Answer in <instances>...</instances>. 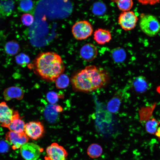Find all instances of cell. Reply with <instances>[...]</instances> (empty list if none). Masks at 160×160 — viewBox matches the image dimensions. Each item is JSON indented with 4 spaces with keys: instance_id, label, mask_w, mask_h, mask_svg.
Here are the masks:
<instances>
[{
    "instance_id": "cell-18",
    "label": "cell",
    "mask_w": 160,
    "mask_h": 160,
    "mask_svg": "<svg viewBox=\"0 0 160 160\" xmlns=\"http://www.w3.org/2000/svg\"><path fill=\"white\" fill-rule=\"evenodd\" d=\"M103 149L99 144L93 143L90 144L87 149V154L88 156L92 159L97 158L99 157L103 153Z\"/></svg>"
},
{
    "instance_id": "cell-15",
    "label": "cell",
    "mask_w": 160,
    "mask_h": 160,
    "mask_svg": "<svg viewBox=\"0 0 160 160\" xmlns=\"http://www.w3.org/2000/svg\"><path fill=\"white\" fill-rule=\"evenodd\" d=\"M25 124L20 117L18 112L15 111L13 118L7 128L10 131L17 133L24 132Z\"/></svg>"
},
{
    "instance_id": "cell-2",
    "label": "cell",
    "mask_w": 160,
    "mask_h": 160,
    "mask_svg": "<svg viewBox=\"0 0 160 160\" xmlns=\"http://www.w3.org/2000/svg\"><path fill=\"white\" fill-rule=\"evenodd\" d=\"M35 69L43 79L49 81H55L63 74L65 67L61 57L54 52L40 53L35 59Z\"/></svg>"
},
{
    "instance_id": "cell-28",
    "label": "cell",
    "mask_w": 160,
    "mask_h": 160,
    "mask_svg": "<svg viewBox=\"0 0 160 160\" xmlns=\"http://www.w3.org/2000/svg\"><path fill=\"white\" fill-rule=\"evenodd\" d=\"M59 96L57 93L54 92H49L46 95L47 101L50 103L54 104L56 103L58 100Z\"/></svg>"
},
{
    "instance_id": "cell-20",
    "label": "cell",
    "mask_w": 160,
    "mask_h": 160,
    "mask_svg": "<svg viewBox=\"0 0 160 160\" xmlns=\"http://www.w3.org/2000/svg\"><path fill=\"white\" fill-rule=\"evenodd\" d=\"M34 7L33 0H20L18 9L21 12L32 14L33 13Z\"/></svg>"
},
{
    "instance_id": "cell-5",
    "label": "cell",
    "mask_w": 160,
    "mask_h": 160,
    "mask_svg": "<svg viewBox=\"0 0 160 160\" xmlns=\"http://www.w3.org/2000/svg\"><path fill=\"white\" fill-rule=\"evenodd\" d=\"M20 152L25 160H36L40 156L43 149L38 145L32 143H27L20 148Z\"/></svg>"
},
{
    "instance_id": "cell-31",
    "label": "cell",
    "mask_w": 160,
    "mask_h": 160,
    "mask_svg": "<svg viewBox=\"0 0 160 160\" xmlns=\"http://www.w3.org/2000/svg\"><path fill=\"white\" fill-rule=\"evenodd\" d=\"M155 134L156 136L160 139V127H158Z\"/></svg>"
},
{
    "instance_id": "cell-12",
    "label": "cell",
    "mask_w": 160,
    "mask_h": 160,
    "mask_svg": "<svg viewBox=\"0 0 160 160\" xmlns=\"http://www.w3.org/2000/svg\"><path fill=\"white\" fill-rule=\"evenodd\" d=\"M98 53L97 47L91 43H87L84 45L80 51V56L84 60L90 62L96 57Z\"/></svg>"
},
{
    "instance_id": "cell-9",
    "label": "cell",
    "mask_w": 160,
    "mask_h": 160,
    "mask_svg": "<svg viewBox=\"0 0 160 160\" xmlns=\"http://www.w3.org/2000/svg\"><path fill=\"white\" fill-rule=\"evenodd\" d=\"M5 139L7 142L12 145V149L15 150L20 148L23 145L27 143L29 137L24 132L17 133L10 131L6 134Z\"/></svg>"
},
{
    "instance_id": "cell-10",
    "label": "cell",
    "mask_w": 160,
    "mask_h": 160,
    "mask_svg": "<svg viewBox=\"0 0 160 160\" xmlns=\"http://www.w3.org/2000/svg\"><path fill=\"white\" fill-rule=\"evenodd\" d=\"M15 111L11 108L5 102L0 103V124L1 126L7 128Z\"/></svg>"
},
{
    "instance_id": "cell-23",
    "label": "cell",
    "mask_w": 160,
    "mask_h": 160,
    "mask_svg": "<svg viewBox=\"0 0 160 160\" xmlns=\"http://www.w3.org/2000/svg\"><path fill=\"white\" fill-rule=\"evenodd\" d=\"M56 87L58 89H62L66 87L69 83V79L67 75L62 74L55 80Z\"/></svg>"
},
{
    "instance_id": "cell-33",
    "label": "cell",
    "mask_w": 160,
    "mask_h": 160,
    "mask_svg": "<svg viewBox=\"0 0 160 160\" xmlns=\"http://www.w3.org/2000/svg\"></svg>"
},
{
    "instance_id": "cell-19",
    "label": "cell",
    "mask_w": 160,
    "mask_h": 160,
    "mask_svg": "<svg viewBox=\"0 0 160 160\" xmlns=\"http://www.w3.org/2000/svg\"><path fill=\"white\" fill-rule=\"evenodd\" d=\"M111 53L113 60L116 63L123 62L126 58V52L121 47H118L113 49L111 51Z\"/></svg>"
},
{
    "instance_id": "cell-16",
    "label": "cell",
    "mask_w": 160,
    "mask_h": 160,
    "mask_svg": "<svg viewBox=\"0 0 160 160\" xmlns=\"http://www.w3.org/2000/svg\"><path fill=\"white\" fill-rule=\"evenodd\" d=\"M122 90L117 92L111 99L108 102L107 108L110 112L115 113L119 111L122 97Z\"/></svg>"
},
{
    "instance_id": "cell-29",
    "label": "cell",
    "mask_w": 160,
    "mask_h": 160,
    "mask_svg": "<svg viewBox=\"0 0 160 160\" xmlns=\"http://www.w3.org/2000/svg\"><path fill=\"white\" fill-rule=\"evenodd\" d=\"M140 3L143 5H154L160 2V0H137Z\"/></svg>"
},
{
    "instance_id": "cell-30",
    "label": "cell",
    "mask_w": 160,
    "mask_h": 160,
    "mask_svg": "<svg viewBox=\"0 0 160 160\" xmlns=\"http://www.w3.org/2000/svg\"><path fill=\"white\" fill-rule=\"evenodd\" d=\"M8 145L4 141L0 142V152H4L8 150Z\"/></svg>"
},
{
    "instance_id": "cell-13",
    "label": "cell",
    "mask_w": 160,
    "mask_h": 160,
    "mask_svg": "<svg viewBox=\"0 0 160 160\" xmlns=\"http://www.w3.org/2000/svg\"><path fill=\"white\" fill-rule=\"evenodd\" d=\"M24 92L21 87L17 86H12L6 89L3 92L4 100L7 101L12 99L18 100L22 99L24 96Z\"/></svg>"
},
{
    "instance_id": "cell-22",
    "label": "cell",
    "mask_w": 160,
    "mask_h": 160,
    "mask_svg": "<svg viewBox=\"0 0 160 160\" xmlns=\"http://www.w3.org/2000/svg\"><path fill=\"white\" fill-rule=\"evenodd\" d=\"M19 48L18 43L13 41L7 42L5 46V50L6 53L10 55H13L17 53Z\"/></svg>"
},
{
    "instance_id": "cell-3",
    "label": "cell",
    "mask_w": 160,
    "mask_h": 160,
    "mask_svg": "<svg viewBox=\"0 0 160 160\" xmlns=\"http://www.w3.org/2000/svg\"><path fill=\"white\" fill-rule=\"evenodd\" d=\"M140 26L142 31L150 36H155L160 30V23L156 17L150 14L140 15Z\"/></svg>"
},
{
    "instance_id": "cell-7",
    "label": "cell",
    "mask_w": 160,
    "mask_h": 160,
    "mask_svg": "<svg viewBox=\"0 0 160 160\" xmlns=\"http://www.w3.org/2000/svg\"><path fill=\"white\" fill-rule=\"evenodd\" d=\"M138 18L135 13L132 11L123 12L120 14L118 22L124 30H131L135 27Z\"/></svg>"
},
{
    "instance_id": "cell-6",
    "label": "cell",
    "mask_w": 160,
    "mask_h": 160,
    "mask_svg": "<svg viewBox=\"0 0 160 160\" xmlns=\"http://www.w3.org/2000/svg\"><path fill=\"white\" fill-rule=\"evenodd\" d=\"M45 160H65L68 153L62 146L56 143H52L46 148Z\"/></svg>"
},
{
    "instance_id": "cell-1",
    "label": "cell",
    "mask_w": 160,
    "mask_h": 160,
    "mask_svg": "<svg viewBox=\"0 0 160 160\" xmlns=\"http://www.w3.org/2000/svg\"><path fill=\"white\" fill-rule=\"evenodd\" d=\"M109 79L108 75L104 70L94 65H89L76 73L71 80L76 89L89 92L105 86Z\"/></svg>"
},
{
    "instance_id": "cell-26",
    "label": "cell",
    "mask_w": 160,
    "mask_h": 160,
    "mask_svg": "<svg viewBox=\"0 0 160 160\" xmlns=\"http://www.w3.org/2000/svg\"><path fill=\"white\" fill-rule=\"evenodd\" d=\"M34 20L33 16L30 13L24 14L21 17V21L22 23L26 26L31 25L33 22Z\"/></svg>"
},
{
    "instance_id": "cell-17",
    "label": "cell",
    "mask_w": 160,
    "mask_h": 160,
    "mask_svg": "<svg viewBox=\"0 0 160 160\" xmlns=\"http://www.w3.org/2000/svg\"><path fill=\"white\" fill-rule=\"evenodd\" d=\"M13 0H2L0 1V15L3 16L11 15L14 8Z\"/></svg>"
},
{
    "instance_id": "cell-11",
    "label": "cell",
    "mask_w": 160,
    "mask_h": 160,
    "mask_svg": "<svg viewBox=\"0 0 160 160\" xmlns=\"http://www.w3.org/2000/svg\"><path fill=\"white\" fill-rule=\"evenodd\" d=\"M131 85L133 89L139 93H144L149 90L151 84L146 78L140 76L134 78L132 80Z\"/></svg>"
},
{
    "instance_id": "cell-8",
    "label": "cell",
    "mask_w": 160,
    "mask_h": 160,
    "mask_svg": "<svg viewBox=\"0 0 160 160\" xmlns=\"http://www.w3.org/2000/svg\"><path fill=\"white\" fill-rule=\"evenodd\" d=\"M24 132L28 137L37 140L43 136L44 132V127L40 122L30 121L25 124Z\"/></svg>"
},
{
    "instance_id": "cell-21",
    "label": "cell",
    "mask_w": 160,
    "mask_h": 160,
    "mask_svg": "<svg viewBox=\"0 0 160 160\" xmlns=\"http://www.w3.org/2000/svg\"><path fill=\"white\" fill-rule=\"evenodd\" d=\"M146 132L149 134H154L156 132L160 121L153 118H151L145 122Z\"/></svg>"
},
{
    "instance_id": "cell-25",
    "label": "cell",
    "mask_w": 160,
    "mask_h": 160,
    "mask_svg": "<svg viewBox=\"0 0 160 160\" xmlns=\"http://www.w3.org/2000/svg\"><path fill=\"white\" fill-rule=\"evenodd\" d=\"M105 7L104 5L101 2H98L95 4L92 9L93 13L98 15H101L104 13Z\"/></svg>"
},
{
    "instance_id": "cell-32",
    "label": "cell",
    "mask_w": 160,
    "mask_h": 160,
    "mask_svg": "<svg viewBox=\"0 0 160 160\" xmlns=\"http://www.w3.org/2000/svg\"><path fill=\"white\" fill-rule=\"evenodd\" d=\"M111 0L112 1H113V2H116L118 0Z\"/></svg>"
},
{
    "instance_id": "cell-4",
    "label": "cell",
    "mask_w": 160,
    "mask_h": 160,
    "mask_svg": "<svg viewBox=\"0 0 160 160\" xmlns=\"http://www.w3.org/2000/svg\"><path fill=\"white\" fill-rule=\"evenodd\" d=\"M74 37L78 40H83L91 36L93 28L91 24L87 20H81L76 22L72 28Z\"/></svg>"
},
{
    "instance_id": "cell-27",
    "label": "cell",
    "mask_w": 160,
    "mask_h": 160,
    "mask_svg": "<svg viewBox=\"0 0 160 160\" xmlns=\"http://www.w3.org/2000/svg\"><path fill=\"white\" fill-rule=\"evenodd\" d=\"M16 60L18 64L24 65L28 63L29 58L27 55L23 53L19 55L16 57Z\"/></svg>"
},
{
    "instance_id": "cell-14",
    "label": "cell",
    "mask_w": 160,
    "mask_h": 160,
    "mask_svg": "<svg viewBox=\"0 0 160 160\" xmlns=\"http://www.w3.org/2000/svg\"><path fill=\"white\" fill-rule=\"evenodd\" d=\"M94 39L100 45H103L109 42L112 39L111 32L106 29L99 28L94 33Z\"/></svg>"
},
{
    "instance_id": "cell-24",
    "label": "cell",
    "mask_w": 160,
    "mask_h": 160,
    "mask_svg": "<svg viewBox=\"0 0 160 160\" xmlns=\"http://www.w3.org/2000/svg\"><path fill=\"white\" fill-rule=\"evenodd\" d=\"M116 3L119 9L123 12L129 11L133 5L132 0H118Z\"/></svg>"
}]
</instances>
